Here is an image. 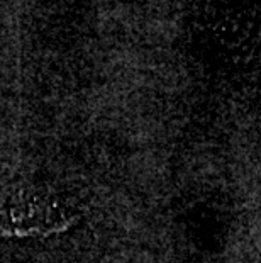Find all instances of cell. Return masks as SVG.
<instances>
[{"mask_svg":"<svg viewBox=\"0 0 261 263\" xmlns=\"http://www.w3.org/2000/svg\"><path fill=\"white\" fill-rule=\"evenodd\" d=\"M76 216L58 197L34 187L0 194V236L29 238L68 231Z\"/></svg>","mask_w":261,"mask_h":263,"instance_id":"obj_1","label":"cell"}]
</instances>
